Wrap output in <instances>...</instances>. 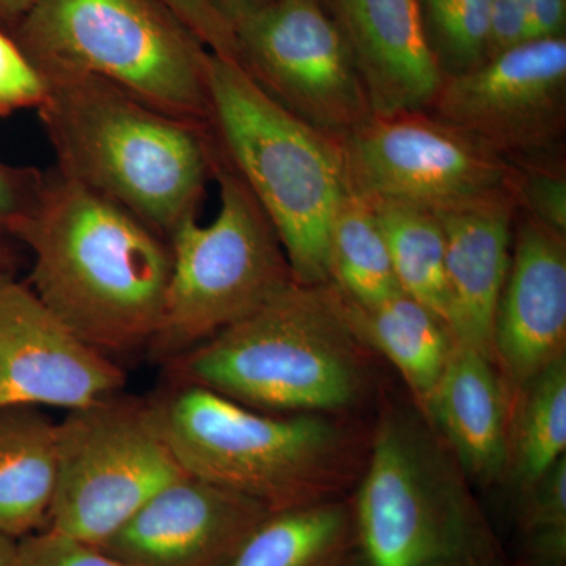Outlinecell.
<instances>
[{"instance_id": "8fae6325", "label": "cell", "mask_w": 566, "mask_h": 566, "mask_svg": "<svg viewBox=\"0 0 566 566\" xmlns=\"http://www.w3.org/2000/svg\"><path fill=\"white\" fill-rule=\"evenodd\" d=\"M234 35L237 62L256 87L319 133L340 140L374 115L324 0H268Z\"/></svg>"}, {"instance_id": "52a82bcc", "label": "cell", "mask_w": 566, "mask_h": 566, "mask_svg": "<svg viewBox=\"0 0 566 566\" xmlns=\"http://www.w3.org/2000/svg\"><path fill=\"white\" fill-rule=\"evenodd\" d=\"M11 36L43 77H98L210 125L211 51L163 0H31Z\"/></svg>"}, {"instance_id": "836d02e7", "label": "cell", "mask_w": 566, "mask_h": 566, "mask_svg": "<svg viewBox=\"0 0 566 566\" xmlns=\"http://www.w3.org/2000/svg\"><path fill=\"white\" fill-rule=\"evenodd\" d=\"M219 13L237 28L241 21L262 9L268 0H208Z\"/></svg>"}, {"instance_id": "d6a6232c", "label": "cell", "mask_w": 566, "mask_h": 566, "mask_svg": "<svg viewBox=\"0 0 566 566\" xmlns=\"http://www.w3.org/2000/svg\"><path fill=\"white\" fill-rule=\"evenodd\" d=\"M534 39L565 36L566 0H520Z\"/></svg>"}, {"instance_id": "8992f818", "label": "cell", "mask_w": 566, "mask_h": 566, "mask_svg": "<svg viewBox=\"0 0 566 566\" xmlns=\"http://www.w3.org/2000/svg\"><path fill=\"white\" fill-rule=\"evenodd\" d=\"M208 98L216 144L273 223L294 281L329 283L331 223L346 192L338 140L264 95L240 63L212 52Z\"/></svg>"}, {"instance_id": "7402d4cb", "label": "cell", "mask_w": 566, "mask_h": 566, "mask_svg": "<svg viewBox=\"0 0 566 566\" xmlns=\"http://www.w3.org/2000/svg\"><path fill=\"white\" fill-rule=\"evenodd\" d=\"M566 457V356L510 390L506 480L521 494Z\"/></svg>"}, {"instance_id": "d6986e66", "label": "cell", "mask_w": 566, "mask_h": 566, "mask_svg": "<svg viewBox=\"0 0 566 566\" xmlns=\"http://www.w3.org/2000/svg\"><path fill=\"white\" fill-rule=\"evenodd\" d=\"M57 422L40 408L0 409V534L21 539L50 523Z\"/></svg>"}, {"instance_id": "8d00e7d4", "label": "cell", "mask_w": 566, "mask_h": 566, "mask_svg": "<svg viewBox=\"0 0 566 566\" xmlns=\"http://www.w3.org/2000/svg\"><path fill=\"white\" fill-rule=\"evenodd\" d=\"M7 240H9V238L0 234V271H9V273H13L14 253L13 249L10 248V244L7 243Z\"/></svg>"}, {"instance_id": "484cf974", "label": "cell", "mask_w": 566, "mask_h": 566, "mask_svg": "<svg viewBox=\"0 0 566 566\" xmlns=\"http://www.w3.org/2000/svg\"><path fill=\"white\" fill-rule=\"evenodd\" d=\"M517 499L527 562H566V457Z\"/></svg>"}, {"instance_id": "9a60e30c", "label": "cell", "mask_w": 566, "mask_h": 566, "mask_svg": "<svg viewBox=\"0 0 566 566\" xmlns=\"http://www.w3.org/2000/svg\"><path fill=\"white\" fill-rule=\"evenodd\" d=\"M493 356L509 390L566 356V237L516 210Z\"/></svg>"}, {"instance_id": "83f0119b", "label": "cell", "mask_w": 566, "mask_h": 566, "mask_svg": "<svg viewBox=\"0 0 566 566\" xmlns=\"http://www.w3.org/2000/svg\"><path fill=\"white\" fill-rule=\"evenodd\" d=\"M46 93L43 74L29 61L11 33L0 28V118L39 109Z\"/></svg>"}, {"instance_id": "7c38bea8", "label": "cell", "mask_w": 566, "mask_h": 566, "mask_svg": "<svg viewBox=\"0 0 566 566\" xmlns=\"http://www.w3.org/2000/svg\"><path fill=\"white\" fill-rule=\"evenodd\" d=\"M510 164L564 156L566 39H538L450 77L430 107Z\"/></svg>"}, {"instance_id": "d590c367", "label": "cell", "mask_w": 566, "mask_h": 566, "mask_svg": "<svg viewBox=\"0 0 566 566\" xmlns=\"http://www.w3.org/2000/svg\"><path fill=\"white\" fill-rule=\"evenodd\" d=\"M0 566H20L18 539L0 534Z\"/></svg>"}, {"instance_id": "6da1fadb", "label": "cell", "mask_w": 566, "mask_h": 566, "mask_svg": "<svg viewBox=\"0 0 566 566\" xmlns=\"http://www.w3.org/2000/svg\"><path fill=\"white\" fill-rule=\"evenodd\" d=\"M10 240L31 251L29 289L85 345L114 360L148 348L172 268L148 223L52 167Z\"/></svg>"}, {"instance_id": "277c9868", "label": "cell", "mask_w": 566, "mask_h": 566, "mask_svg": "<svg viewBox=\"0 0 566 566\" xmlns=\"http://www.w3.org/2000/svg\"><path fill=\"white\" fill-rule=\"evenodd\" d=\"M155 401L186 474L271 513L346 497L367 463L371 431L349 416L271 415L197 386Z\"/></svg>"}, {"instance_id": "d4e9b609", "label": "cell", "mask_w": 566, "mask_h": 566, "mask_svg": "<svg viewBox=\"0 0 566 566\" xmlns=\"http://www.w3.org/2000/svg\"><path fill=\"white\" fill-rule=\"evenodd\" d=\"M424 35L444 81L486 61L488 21L493 0H417Z\"/></svg>"}, {"instance_id": "f1b7e54d", "label": "cell", "mask_w": 566, "mask_h": 566, "mask_svg": "<svg viewBox=\"0 0 566 566\" xmlns=\"http://www.w3.org/2000/svg\"><path fill=\"white\" fill-rule=\"evenodd\" d=\"M18 558L20 566H128L99 546L51 528L18 539Z\"/></svg>"}, {"instance_id": "4fadbf2b", "label": "cell", "mask_w": 566, "mask_h": 566, "mask_svg": "<svg viewBox=\"0 0 566 566\" xmlns=\"http://www.w3.org/2000/svg\"><path fill=\"white\" fill-rule=\"evenodd\" d=\"M125 385L120 365L63 326L28 283L0 271V409L71 411Z\"/></svg>"}, {"instance_id": "5bb4252c", "label": "cell", "mask_w": 566, "mask_h": 566, "mask_svg": "<svg viewBox=\"0 0 566 566\" xmlns=\"http://www.w3.org/2000/svg\"><path fill=\"white\" fill-rule=\"evenodd\" d=\"M270 515L244 495L186 474L99 547L128 566H229Z\"/></svg>"}, {"instance_id": "3957f363", "label": "cell", "mask_w": 566, "mask_h": 566, "mask_svg": "<svg viewBox=\"0 0 566 566\" xmlns=\"http://www.w3.org/2000/svg\"><path fill=\"white\" fill-rule=\"evenodd\" d=\"M370 349L333 283L289 289L166 364L197 386L271 415L352 416L371 390Z\"/></svg>"}, {"instance_id": "603a6c76", "label": "cell", "mask_w": 566, "mask_h": 566, "mask_svg": "<svg viewBox=\"0 0 566 566\" xmlns=\"http://www.w3.org/2000/svg\"><path fill=\"white\" fill-rule=\"evenodd\" d=\"M365 200L385 237L401 292L446 323V234L438 211L400 200Z\"/></svg>"}, {"instance_id": "1f68e13d", "label": "cell", "mask_w": 566, "mask_h": 566, "mask_svg": "<svg viewBox=\"0 0 566 566\" xmlns=\"http://www.w3.org/2000/svg\"><path fill=\"white\" fill-rule=\"evenodd\" d=\"M532 40L534 33L520 0H493L488 21L486 61Z\"/></svg>"}, {"instance_id": "30bf717a", "label": "cell", "mask_w": 566, "mask_h": 566, "mask_svg": "<svg viewBox=\"0 0 566 566\" xmlns=\"http://www.w3.org/2000/svg\"><path fill=\"white\" fill-rule=\"evenodd\" d=\"M338 147L346 189L364 199L446 211L515 196V166L430 111L371 115Z\"/></svg>"}, {"instance_id": "ffe728a7", "label": "cell", "mask_w": 566, "mask_h": 566, "mask_svg": "<svg viewBox=\"0 0 566 566\" xmlns=\"http://www.w3.org/2000/svg\"><path fill=\"white\" fill-rule=\"evenodd\" d=\"M342 301L354 333L370 352L394 365L420 411L452 352V335L446 323L405 293L370 305L352 303L344 296Z\"/></svg>"}, {"instance_id": "f546056e", "label": "cell", "mask_w": 566, "mask_h": 566, "mask_svg": "<svg viewBox=\"0 0 566 566\" xmlns=\"http://www.w3.org/2000/svg\"><path fill=\"white\" fill-rule=\"evenodd\" d=\"M43 172L35 167L14 166L0 159V234L9 238L14 227L32 210Z\"/></svg>"}, {"instance_id": "cb8c5ba5", "label": "cell", "mask_w": 566, "mask_h": 566, "mask_svg": "<svg viewBox=\"0 0 566 566\" xmlns=\"http://www.w3.org/2000/svg\"><path fill=\"white\" fill-rule=\"evenodd\" d=\"M327 266L329 283L352 303L370 305L403 293L370 205L348 189L331 223Z\"/></svg>"}, {"instance_id": "7a4b0ae2", "label": "cell", "mask_w": 566, "mask_h": 566, "mask_svg": "<svg viewBox=\"0 0 566 566\" xmlns=\"http://www.w3.org/2000/svg\"><path fill=\"white\" fill-rule=\"evenodd\" d=\"M36 109L55 169L137 218L169 241L199 218L212 180L210 125L182 120L92 76L44 77Z\"/></svg>"}, {"instance_id": "5b68a950", "label": "cell", "mask_w": 566, "mask_h": 566, "mask_svg": "<svg viewBox=\"0 0 566 566\" xmlns=\"http://www.w3.org/2000/svg\"><path fill=\"white\" fill-rule=\"evenodd\" d=\"M471 485L419 409L382 408L349 495L356 566H504Z\"/></svg>"}, {"instance_id": "44dd1931", "label": "cell", "mask_w": 566, "mask_h": 566, "mask_svg": "<svg viewBox=\"0 0 566 566\" xmlns=\"http://www.w3.org/2000/svg\"><path fill=\"white\" fill-rule=\"evenodd\" d=\"M229 566H356L349 497L271 513Z\"/></svg>"}, {"instance_id": "ba28073f", "label": "cell", "mask_w": 566, "mask_h": 566, "mask_svg": "<svg viewBox=\"0 0 566 566\" xmlns=\"http://www.w3.org/2000/svg\"><path fill=\"white\" fill-rule=\"evenodd\" d=\"M214 139V136H212ZM218 214L188 219L169 238L172 268L161 322L148 345L166 365L274 300L294 281L273 223L214 140Z\"/></svg>"}, {"instance_id": "e575fe53", "label": "cell", "mask_w": 566, "mask_h": 566, "mask_svg": "<svg viewBox=\"0 0 566 566\" xmlns=\"http://www.w3.org/2000/svg\"><path fill=\"white\" fill-rule=\"evenodd\" d=\"M31 0H0V28L13 32L18 22L24 17Z\"/></svg>"}, {"instance_id": "74e56055", "label": "cell", "mask_w": 566, "mask_h": 566, "mask_svg": "<svg viewBox=\"0 0 566 566\" xmlns=\"http://www.w3.org/2000/svg\"><path fill=\"white\" fill-rule=\"evenodd\" d=\"M526 566H566V562H527Z\"/></svg>"}, {"instance_id": "e0dca14e", "label": "cell", "mask_w": 566, "mask_h": 566, "mask_svg": "<svg viewBox=\"0 0 566 566\" xmlns=\"http://www.w3.org/2000/svg\"><path fill=\"white\" fill-rule=\"evenodd\" d=\"M515 196L438 211L446 234L447 316L453 344L493 360L495 311L512 260Z\"/></svg>"}, {"instance_id": "4316f807", "label": "cell", "mask_w": 566, "mask_h": 566, "mask_svg": "<svg viewBox=\"0 0 566 566\" xmlns=\"http://www.w3.org/2000/svg\"><path fill=\"white\" fill-rule=\"evenodd\" d=\"M515 166L517 210L566 237V170L564 156Z\"/></svg>"}, {"instance_id": "2e32d148", "label": "cell", "mask_w": 566, "mask_h": 566, "mask_svg": "<svg viewBox=\"0 0 566 566\" xmlns=\"http://www.w3.org/2000/svg\"><path fill=\"white\" fill-rule=\"evenodd\" d=\"M344 33L371 114L430 111L444 84L417 0H324Z\"/></svg>"}, {"instance_id": "4dcf8cb0", "label": "cell", "mask_w": 566, "mask_h": 566, "mask_svg": "<svg viewBox=\"0 0 566 566\" xmlns=\"http://www.w3.org/2000/svg\"><path fill=\"white\" fill-rule=\"evenodd\" d=\"M203 41L212 54L237 61V35L226 18L208 0H163Z\"/></svg>"}, {"instance_id": "ac0fdd59", "label": "cell", "mask_w": 566, "mask_h": 566, "mask_svg": "<svg viewBox=\"0 0 566 566\" xmlns=\"http://www.w3.org/2000/svg\"><path fill=\"white\" fill-rule=\"evenodd\" d=\"M420 412L469 482L493 486L505 480L510 390L485 354L453 344L444 371Z\"/></svg>"}, {"instance_id": "9c48e42d", "label": "cell", "mask_w": 566, "mask_h": 566, "mask_svg": "<svg viewBox=\"0 0 566 566\" xmlns=\"http://www.w3.org/2000/svg\"><path fill=\"white\" fill-rule=\"evenodd\" d=\"M155 400L115 394L57 422V475L46 528L99 546L185 476Z\"/></svg>"}]
</instances>
